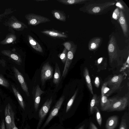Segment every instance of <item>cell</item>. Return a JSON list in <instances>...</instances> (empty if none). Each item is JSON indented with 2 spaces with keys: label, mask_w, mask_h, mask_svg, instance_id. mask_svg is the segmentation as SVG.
I'll list each match as a JSON object with an SVG mask.
<instances>
[{
  "label": "cell",
  "mask_w": 129,
  "mask_h": 129,
  "mask_svg": "<svg viewBox=\"0 0 129 129\" xmlns=\"http://www.w3.org/2000/svg\"><path fill=\"white\" fill-rule=\"evenodd\" d=\"M115 1H108L105 2H91L89 0L82 8L80 10L91 14H99L105 10L113 6Z\"/></svg>",
  "instance_id": "obj_1"
},
{
  "label": "cell",
  "mask_w": 129,
  "mask_h": 129,
  "mask_svg": "<svg viewBox=\"0 0 129 129\" xmlns=\"http://www.w3.org/2000/svg\"><path fill=\"white\" fill-rule=\"evenodd\" d=\"M110 106L106 111H122L125 109L128 103V98L127 97H114L109 99Z\"/></svg>",
  "instance_id": "obj_2"
},
{
  "label": "cell",
  "mask_w": 129,
  "mask_h": 129,
  "mask_svg": "<svg viewBox=\"0 0 129 129\" xmlns=\"http://www.w3.org/2000/svg\"><path fill=\"white\" fill-rule=\"evenodd\" d=\"M123 76L121 74L115 75L107 81V86L109 87L110 91L106 95L109 96L120 88L123 80Z\"/></svg>",
  "instance_id": "obj_3"
},
{
  "label": "cell",
  "mask_w": 129,
  "mask_h": 129,
  "mask_svg": "<svg viewBox=\"0 0 129 129\" xmlns=\"http://www.w3.org/2000/svg\"><path fill=\"white\" fill-rule=\"evenodd\" d=\"M118 46L116 40L114 36H111L108 45V50L109 61L112 62L118 56Z\"/></svg>",
  "instance_id": "obj_4"
},
{
  "label": "cell",
  "mask_w": 129,
  "mask_h": 129,
  "mask_svg": "<svg viewBox=\"0 0 129 129\" xmlns=\"http://www.w3.org/2000/svg\"><path fill=\"white\" fill-rule=\"evenodd\" d=\"M28 25L35 26L40 24L51 21L49 18L44 16L35 14L30 13L26 16Z\"/></svg>",
  "instance_id": "obj_5"
},
{
  "label": "cell",
  "mask_w": 129,
  "mask_h": 129,
  "mask_svg": "<svg viewBox=\"0 0 129 129\" xmlns=\"http://www.w3.org/2000/svg\"><path fill=\"white\" fill-rule=\"evenodd\" d=\"M53 69L49 62H47L43 66L41 73V81L42 86L46 81L52 78L53 77Z\"/></svg>",
  "instance_id": "obj_6"
},
{
  "label": "cell",
  "mask_w": 129,
  "mask_h": 129,
  "mask_svg": "<svg viewBox=\"0 0 129 129\" xmlns=\"http://www.w3.org/2000/svg\"><path fill=\"white\" fill-rule=\"evenodd\" d=\"M52 96L46 100L40 109L39 113V120L36 129H39L42 123L48 113L52 102Z\"/></svg>",
  "instance_id": "obj_7"
},
{
  "label": "cell",
  "mask_w": 129,
  "mask_h": 129,
  "mask_svg": "<svg viewBox=\"0 0 129 129\" xmlns=\"http://www.w3.org/2000/svg\"><path fill=\"white\" fill-rule=\"evenodd\" d=\"M64 96L63 95L59 99L52 109L49 116L41 129L44 128L48 125L51 120L56 116L64 100Z\"/></svg>",
  "instance_id": "obj_8"
},
{
  "label": "cell",
  "mask_w": 129,
  "mask_h": 129,
  "mask_svg": "<svg viewBox=\"0 0 129 129\" xmlns=\"http://www.w3.org/2000/svg\"><path fill=\"white\" fill-rule=\"evenodd\" d=\"M5 123L6 129H11L14 121L15 113L9 103L6 106L5 109Z\"/></svg>",
  "instance_id": "obj_9"
},
{
  "label": "cell",
  "mask_w": 129,
  "mask_h": 129,
  "mask_svg": "<svg viewBox=\"0 0 129 129\" xmlns=\"http://www.w3.org/2000/svg\"><path fill=\"white\" fill-rule=\"evenodd\" d=\"M77 49V46L74 45L71 49L68 51L67 53V57L65 64V65L63 71L61 79L64 78L68 72L69 69L73 58L74 54Z\"/></svg>",
  "instance_id": "obj_10"
},
{
  "label": "cell",
  "mask_w": 129,
  "mask_h": 129,
  "mask_svg": "<svg viewBox=\"0 0 129 129\" xmlns=\"http://www.w3.org/2000/svg\"><path fill=\"white\" fill-rule=\"evenodd\" d=\"M13 68L15 76L19 82L22 89L27 96H29L28 87L23 75L15 66H14Z\"/></svg>",
  "instance_id": "obj_11"
},
{
  "label": "cell",
  "mask_w": 129,
  "mask_h": 129,
  "mask_svg": "<svg viewBox=\"0 0 129 129\" xmlns=\"http://www.w3.org/2000/svg\"><path fill=\"white\" fill-rule=\"evenodd\" d=\"M41 32L48 36L55 38L64 39L68 37L67 34L54 29H44Z\"/></svg>",
  "instance_id": "obj_12"
},
{
  "label": "cell",
  "mask_w": 129,
  "mask_h": 129,
  "mask_svg": "<svg viewBox=\"0 0 129 129\" xmlns=\"http://www.w3.org/2000/svg\"><path fill=\"white\" fill-rule=\"evenodd\" d=\"M118 19L124 35L127 37L128 33V26L123 13L121 10L120 11Z\"/></svg>",
  "instance_id": "obj_13"
},
{
  "label": "cell",
  "mask_w": 129,
  "mask_h": 129,
  "mask_svg": "<svg viewBox=\"0 0 129 129\" xmlns=\"http://www.w3.org/2000/svg\"><path fill=\"white\" fill-rule=\"evenodd\" d=\"M34 96V106L35 110L36 111L38 110L40 102L41 95L45 92L42 90L39 85H37L35 87Z\"/></svg>",
  "instance_id": "obj_14"
},
{
  "label": "cell",
  "mask_w": 129,
  "mask_h": 129,
  "mask_svg": "<svg viewBox=\"0 0 129 129\" xmlns=\"http://www.w3.org/2000/svg\"><path fill=\"white\" fill-rule=\"evenodd\" d=\"M118 117L114 115L109 117L107 119L105 124L106 129H114L118 123Z\"/></svg>",
  "instance_id": "obj_15"
},
{
  "label": "cell",
  "mask_w": 129,
  "mask_h": 129,
  "mask_svg": "<svg viewBox=\"0 0 129 129\" xmlns=\"http://www.w3.org/2000/svg\"><path fill=\"white\" fill-rule=\"evenodd\" d=\"M102 39L100 37L94 38L89 41L88 45V49L90 51H93L97 49L102 41Z\"/></svg>",
  "instance_id": "obj_16"
},
{
  "label": "cell",
  "mask_w": 129,
  "mask_h": 129,
  "mask_svg": "<svg viewBox=\"0 0 129 129\" xmlns=\"http://www.w3.org/2000/svg\"><path fill=\"white\" fill-rule=\"evenodd\" d=\"M51 13L53 17L60 21L65 22L66 20V16L65 13L62 11L56 9L52 10Z\"/></svg>",
  "instance_id": "obj_17"
},
{
  "label": "cell",
  "mask_w": 129,
  "mask_h": 129,
  "mask_svg": "<svg viewBox=\"0 0 129 129\" xmlns=\"http://www.w3.org/2000/svg\"><path fill=\"white\" fill-rule=\"evenodd\" d=\"M129 113L125 112L122 116L118 129H128Z\"/></svg>",
  "instance_id": "obj_18"
},
{
  "label": "cell",
  "mask_w": 129,
  "mask_h": 129,
  "mask_svg": "<svg viewBox=\"0 0 129 129\" xmlns=\"http://www.w3.org/2000/svg\"><path fill=\"white\" fill-rule=\"evenodd\" d=\"M11 87L14 94L17 99L20 106L24 110L25 106V104L21 95L18 90L13 85H12Z\"/></svg>",
  "instance_id": "obj_19"
},
{
  "label": "cell",
  "mask_w": 129,
  "mask_h": 129,
  "mask_svg": "<svg viewBox=\"0 0 129 129\" xmlns=\"http://www.w3.org/2000/svg\"><path fill=\"white\" fill-rule=\"evenodd\" d=\"M28 37L29 43L32 48L37 52H43L42 48L40 44L30 35H29Z\"/></svg>",
  "instance_id": "obj_20"
},
{
  "label": "cell",
  "mask_w": 129,
  "mask_h": 129,
  "mask_svg": "<svg viewBox=\"0 0 129 129\" xmlns=\"http://www.w3.org/2000/svg\"><path fill=\"white\" fill-rule=\"evenodd\" d=\"M83 75L88 89L91 94L93 95L94 94L89 72L87 68L86 67L84 68V70Z\"/></svg>",
  "instance_id": "obj_21"
},
{
  "label": "cell",
  "mask_w": 129,
  "mask_h": 129,
  "mask_svg": "<svg viewBox=\"0 0 129 129\" xmlns=\"http://www.w3.org/2000/svg\"><path fill=\"white\" fill-rule=\"evenodd\" d=\"M100 101L101 109L102 111H106L110 105L109 99L106 95L101 96Z\"/></svg>",
  "instance_id": "obj_22"
},
{
  "label": "cell",
  "mask_w": 129,
  "mask_h": 129,
  "mask_svg": "<svg viewBox=\"0 0 129 129\" xmlns=\"http://www.w3.org/2000/svg\"><path fill=\"white\" fill-rule=\"evenodd\" d=\"M99 102V99L97 95L94 94L91 101L90 105V114L93 113L95 108L97 107Z\"/></svg>",
  "instance_id": "obj_23"
},
{
  "label": "cell",
  "mask_w": 129,
  "mask_h": 129,
  "mask_svg": "<svg viewBox=\"0 0 129 129\" xmlns=\"http://www.w3.org/2000/svg\"><path fill=\"white\" fill-rule=\"evenodd\" d=\"M61 73L60 69L58 64L56 63L53 79V82L57 86L60 80Z\"/></svg>",
  "instance_id": "obj_24"
},
{
  "label": "cell",
  "mask_w": 129,
  "mask_h": 129,
  "mask_svg": "<svg viewBox=\"0 0 129 129\" xmlns=\"http://www.w3.org/2000/svg\"><path fill=\"white\" fill-rule=\"evenodd\" d=\"M89 0H57L59 3L66 5H73L82 3Z\"/></svg>",
  "instance_id": "obj_25"
},
{
  "label": "cell",
  "mask_w": 129,
  "mask_h": 129,
  "mask_svg": "<svg viewBox=\"0 0 129 129\" xmlns=\"http://www.w3.org/2000/svg\"><path fill=\"white\" fill-rule=\"evenodd\" d=\"M78 90V89H77L75 91L74 95L68 102L66 109V113L69 111L72 106L77 95Z\"/></svg>",
  "instance_id": "obj_26"
},
{
  "label": "cell",
  "mask_w": 129,
  "mask_h": 129,
  "mask_svg": "<svg viewBox=\"0 0 129 129\" xmlns=\"http://www.w3.org/2000/svg\"><path fill=\"white\" fill-rule=\"evenodd\" d=\"M67 50L64 48L62 52L58 55V57L64 64H65L67 58Z\"/></svg>",
  "instance_id": "obj_27"
},
{
  "label": "cell",
  "mask_w": 129,
  "mask_h": 129,
  "mask_svg": "<svg viewBox=\"0 0 129 129\" xmlns=\"http://www.w3.org/2000/svg\"><path fill=\"white\" fill-rule=\"evenodd\" d=\"M110 91V89L107 86V82L104 83L103 84L101 89V96L106 95Z\"/></svg>",
  "instance_id": "obj_28"
},
{
  "label": "cell",
  "mask_w": 129,
  "mask_h": 129,
  "mask_svg": "<svg viewBox=\"0 0 129 129\" xmlns=\"http://www.w3.org/2000/svg\"><path fill=\"white\" fill-rule=\"evenodd\" d=\"M95 111L96 113V116L97 122L100 126L102 124V118L100 112L97 107L95 108Z\"/></svg>",
  "instance_id": "obj_29"
},
{
  "label": "cell",
  "mask_w": 129,
  "mask_h": 129,
  "mask_svg": "<svg viewBox=\"0 0 129 129\" xmlns=\"http://www.w3.org/2000/svg\"><path fill=\"white\" fill-rule=\"evenodd\" d=\"M0 85L7 88H8L10 86V84L8 81L1 74H0Z\"/></svg>",
  "instance_id": "obj_30"
},
{
  "label": "cell",
  "mask_w": 129,
  "mask_h": 129,
  "mask_svg": "<svg viewBox=\"0 0 129 129\" xmlns=\"http://www.w3.org/2000/svg\"><path fill=\"white\" fill-rule=\"evenodd\" d=\"M63 45L68 51L71 49L74 45L71 42L68 41L64 42Z\"/></svg>",
  "instance_id": "obj_31"
},
{
  "label": "cell",
  "mask_w": 129,
  "mask_h": 129,
  "mask_svg": "<svg viewBox=\"0 0 129 129\" xmlns=\"http://www.w3.org/2000/svg\"><path fill=\"white\" fill-rule=\"evenodd\" d=\"M120 14V11L118 8H116L112 14L113 18L115 20L118 19Z\"/></svg>",
  "instance_id": "obj_32"
},
{
  "label": "cell",
  "mask_w": 129,
  "mask_h": 129,
  "mask_svg": "<svg viewBox=\"0 0 129 129\" xmlns=\"http://www.w3.org/2000/svg\"><path fill=\"white\" fill-rule=\"evenodd\" d=\"M100 83V80L99 78L97 77H96L94 80V83L96 87L98 88L99 87Z\"/></svg>",
  "instance_id": "obj_33"
},
{
  "label": "cell",
  "mask_w": 129,
  "mask_h": 129,
  "mask_svg": "<svg viewBox=\"0 0 129 129\" xmlns=\"http://www.w3.org/2000/svg\"><path fill=\"white\" fill-rule=\"evenodd\" d=\"M12 26L15 28H19L22 27V25L20 23H15L13 24Z\"/></svg>",
  "instance_id": "obj_34"
},
{
  "label": "cell",
  "mask_w": 129,
  "mask_h": 129,
  "mask_svg": "<svg viewBox=\"0 0 129 129\" xmlns=\"http://www.w3.org/2000/svg\"><path fill=\"white\" fill-rule=\"evenodd\" d=\"M89 129H98L95 125L92 122L90 123Z\"/></svg>",
  "instance_id": "obj_35"
},
{
  "label": "cell",
  "mask_w": 129,
  "mask_h": 129,
  "mask_svg": "<svg viewBox=\"0 0 129 129\" xmlns=\"http://www.w3.org/2000/svg\"><path fill=\"white\" fill-rule=\"evenodd\" d=\"M0 129H6L5 126V122L4 119H3L1 122Z\"/></svg>",
  "instance_id": "obj_36"
},
{
  "label": "cell",
  "mask_w": 129,
  "mask_h": 129,
  "mask_svg": "<svg viewBox=\"0 0 129 129\" xmlns=\"http://www.w3.org/2000/svg\"><path fill=\"white\" fill-rule=\"evenodd\" d=\"M116 5L120 9H124L123 6L119 2H118L116 3Z\"/></svg>",
  "instance_id": "obj_37"
},
{
  "label": "cell",
  "mask_w": 129,
  "mask_h": 129,
  "mask_svg": "<svg viewBox=\"0 0 129 129\" xmlns=\"http://www.w3.org/2000/svg\"><path fill=\"white\" fill-rule=\"evenodd\" d=\"M13 39L12 38H10L7 39V42L8 43H11L13 42Z\"/></svg>",
  "instance_id": "obj_38"
},
{
  "label": "cell",
  "mask_w": 129,
  "mask_h": 129,
  "mask_svg": "<svg viewBox=\"0 0 129 129\" xmlns=\"http://www.w3.org/2000/svg\"><path fill=\"white\" fill-rule=\"evenodd\" d=\"M11 129H18L15 125V122H14L12 124Z\"/></svg>",
  "instance_id": "obj_39"
},
{
  "label": "cell",
  "mask_w": 129,
  "mask_h": 129,
  "mask_svg": "<svg viewBox=\"0 0 129 129\" xmlns=\"http://www.w3.org/2000/svg\"><path fill=\"white\" fill-rule=\"evenodd\" d=\"M85 125L83 124L78 129H85Z\"/></svg>",
  "instance_id": "obj_40"
},
{
  "label": "cell",
  "mask_w": 129,
  "mask_h": 129,
  "mask_svg": "<svg viewBox=\"0 0 129 129\" xmlns=\"http://www.w3.org/2000/svg\"><path fill=\"white\" fill-rule=\"evenodd\" d=\"M47 0H36L35 1H36L37 2H42V1H47Z\"/></svg>",
  "instance_id": "obj_41"
},
{
  "label": "cell",
  "mask_w": 129,
  "mask_h": 129,
  "mask_svg": "<svg viewBox=\"0 0 129 129\" xmlns=\"http://www.w3.org/2000/svg\"><path fill=\"white\" fill-rule=\"evenodd\" d=\"M1 111L0 109V111Z\"/></svg>",
  "instance_id": "obj_42"
}]
</instances>
